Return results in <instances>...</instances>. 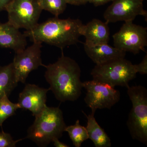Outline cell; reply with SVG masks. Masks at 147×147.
Instances as JSON below:
<instances>
[{
  "label": "cell",
  "mask_w": 147,
  "mask_h": 147,
  "mask_svg": "<svg viewBox=\"0 0 147 147\" xmlns=\"http://www.w3.org/2000/svg\"><path fill=\"white\" fill-rule=\"evenodd\" d=\"M45 77L57 100L61 102L77 100L83 86L81 70L76 61L62 54L54 63L44 65Z\"/></svg>",
  "instance_id": "obj_1"
},
{
  "label": "cell",
  "mask_w": 147,
  "mask_h": 147,
  "mask_svg": "<svg viewBox=\"0 0 147 147\" xmlns=\"http://www.w3.org/2000/svg\"><path fill=\"white\" fill-rule=\"evenodd\" d=\"M84 25L79 19H61L55 17L38 24L24 34L32 42H45L62 49L79 42Z\"/></svg>",
  "instance_id": "obj_2"
},
{
  "label": "cell",
  "mask_w": 147,
  "mask_h": 147,
  "mask_svg": "<svg viewBox=\"0 0 147 147\" xmlns=\"http://www.w3.org/2000/svg\"><path fill=\"white\" fill-rule=\"evenodd\" d=\"M35 117L33 123L28 129L26 138L39 146H47L55 138H60L65 131L67 126L59 107L46 106Z\"/></svg>",
  "instance_id": "obj_3"
},
{
  "label": "cell",
  "mask_w": 147,
  "mask_h": 147,
  "mask_svg": "<svg viewBox=\"0 0 147 147\" xmlns=\"http://www.w3.org/2000/svg\"><path fill=\"white\" fill-rule=\"evenodd\" d=\"M127 94L132 108L127 122L131 138L147 145V90L145 87L129 86Z\"/></svg>",
  "instance_id": "obj_4"
},
{
  "label": "cell",
  "mask_w": 147,
  "mask_h": 147,
  "mask_svg": "<svg viewBox=\"0 0 147 147\" xmlns=\"http://www.w3.org/2000/svg\"><path fill=\"white\" fill-rule=\"evenodd\" d=\"M137 74L134 65L124 58L96 65L91 72L93 80L114 88L120 86L127 88L129 82L136 77Z\"/></svg>",
  "instance_id": "obj_5"
},
{
  "label": "cell",
  "mask_w": 147,
  "mask_h": 147,
  "mask_svg": "<svg viewBox=\"0 0 147 147\" xmlns=\"http://www.w3.org/2000/svg\"><path fill=\"white\" fill-rule=\"evenodd\" d=\"M42 10L38 0H13L5 11L9 24L18 29L29 30L38 24Z\"/></svg>",
  "instance_id": "obj_6"
},
{
  "label": "cell",
  "mask_w": 147,
  "mask_h": 147,
  "mask_svg": "<svg viewBox=\"0 0 147 147\" xmlns=\"http://www.w3.org/2000/svg\"><path fill=\"white\" fill-rule=\"evenodd\" d=\"M86 93L84 100L94 114L98 109H110L120 99V92L114 87L92 80L83 82Z\"/></svg>",
  "instance_id": "obj_7"
},
{
  "label": "cell",
  "mask_w": 147,
  "mask_h": 147,
  "mask_svg": "<svg viewBox=\"0 0 147 147\" xmlns=\"http://www.w3.org/2000/svg\"><path fill=\"white\" fill-rule=\"evenodd\" d=\"M132 21H125L113 38L116 48L136 55L140 51H145L147 45V28L134 24Z\"/></svg>",
  "instance_id": "obj_8"
},
{
  "label": "cell",
  "mask_w": 147,
  "mask_h": 147,
  "mask_svg": "<svg viewBox=\"0 0 147 147\" xmlns=\"http://www.w3.org/2000/svg\"><path fill=\"white\" fill-rule=\"evenodd\" d=\"M42 43L33 42L31 46L15 53L12 63L18 83L25 84L29 74L43 65L41 59Z\"/></svg>",
  "instance_id": "obj_9"
},
{
  "label": "cell",
  "mask_w": 147,
  "mask_h": 147,
  "mask_svg": "<svg viewBox=\"0 0 147 147\" xmlns=\"http://www.w3.org/2000/svg\"><path fill=\"white\" fill-rule=\"evenodd\" d=\"M103 14L106 23L133 21L137 16L147 17L141 0H113Z\"/></svg>",
  "instance_id": "obj_10"
},
{
  "label": "cell",
  "mask_w": 147,
  "mask_h": 147,
  "mask_svg": "<svg viewBox=\"0 0 147 147\" xmlns=\"http://www.w3.org/2000/svg\"><path fill=\"white\" fill-rule=\"evenodd\" d=\"M49 89L40 88L34 84L26 85L19 94L18 103L20 108L28 110L36 117L46 107Z\"/></svg>",
  "instance_id": "obj_11"
},
{
  "label": "cell",
  "mask_w": 147,
  "mask_h": 147,
  "mask_svg": "<svg viewBox=\"0 0 147 147\" xmlns=\"http://www.w3.org/2000/svg\"><path fill=\"white\" fill-rule=\"evenodd\" d=\"M11 24L0 22V47L11 49L15 53L26 48V37Z\"/></svg>",
  "instance_id": "obj_12"
},
{
  "label": "cell",
  "mask_w": 147,
  "mask_h": 147,
  "mask_svg": "<svg viewBox=\"0 0 147 147\" xmlns=\"http://www.w3.org/2000/svg\"><path fill=\"white\" fill-rule=\"evenodd\" d=\"M86 54L96 65L107 63L117 59L125 58V52L107 44L88 45L84 43Z\"/></svg>",
  "instance_id": "obj_13"
},
{
  "label": "cell",
  "mask_w": 147,
  "mask_h": 147,
  "mask_svg": "<svg viewBox=\"0 0 147 147\" xmlns=\"http://www.w3.org/2000/svg\"><path fill=\"white\" fill-rule=\"evenodd\" d=\"M110 35L108 24L97 19H93L82 28V36L86 38L85 43L88 45L107 44Z\"/></svg>",
  "instance_id": "obj_14"
},
{
  "label": "cell",
  "mask_w": 147,
  "mask_h": 147,
  "mask_svg": "<svg viewBox=\"0 0 147 147\" xmlns=\"http://www.w3.org/2000/svg\"><path fill=\"white\" fill-rule=\"evenodd\" d=\"M83 113L87 118V124L86 127L89 139H91L96 147H110L111 140L104 129L98 123L94 118V114H91L87 115L84 112Z\"/></svg>",
  "instance_id": "obj_15"
},
{
  "label": "cell",
  "mask_w": 147,
  "mask_h": 147,
  "mask_svg": "<svg viewBox=\"0 0 147 147\" xmlns=\"http://www.w3.org/2000/svg\"><path fill=\"white\" fill-rule=\"evenodd\" d=\"M12 63L0 66V99L5 96L8 97L18 85Z\"/></svg>",
  "instance_id": "obj_16"
},
{
  "label": "cell",
  "mask_w": 147,
  "mask_h": 147,
  "mask_svg": "<svg viewBox=\"0 0 147 147\" xmlns=\"http://www.w3.org/2000/svg\"><path fill=\"white\" fill-rule=\"evenodd\" d=\"M65 131L68 133L74 146L76 147H81L83 142L89 139L86 128L80 124L79 120L74 125L66 126Z\"/></svg>",
  "instance_id": "obj_17"
},
{
  "label": "cell",
  "mask_w": 147,
  "mask_h": 147,
  "mask_svg": "<svg viewBox=\"0 0 147 147\" xmlns=\"http://www.w3.org/2000/svg\"><path fill=\"white\" fill-rule=\"evenodd\" d=\"M42 10L49 11L58 17L63 13L67 7V3L65 0H38Z\"/></svg>",
  "instance_id": "obj_18"
},
{
  "label": "cell",
  "mask_w": 147,
  "mask_h": 147,
  "mask_svg": "<svg viewBox=\"0 0 147 147\" xmlns=\"http://www.w3.org/2000/svg\"><path fill=\"white\" fill-rule=\"evenodd\" d=\"M20 108L18 103H13L5 96L0 99V126L9 117L14 115L16 110Z\"/></svg>",
  "instance_id": "obj_19"
},
{
  "label": "cell",
  "mask_w": 147,
  "mask_h": 147,
  "mask_svg": "<svg viewBox=\"0 0 147 147\" xmlns=\"http://www.w3.org/2000/svg\"><path fill=\"white\" fill-rule=\"evenodd\" d=\"M22 139L15 141L10 134L0 131V147H15L16 144Z\"/></svg>",
  "instance_id": "obj_20"
},
{
  "label": "cell",
  "mask_w": 147,
  "mask_h": 147,
  "mask_svg": "<svg viewBox=\"0 0 147 147\" xmlns=\"http://www.w3.org/2000/svg\"><path fill=\"white\" fill-rule=\"evenodd\" d=\"M137 73L140 74H147V54L145 55L142 61L139 64L134 65Z\"/></svg>",
  "instance_id": "obj_21"
},
{
  "label": "cell",
  "mask_w": 147,
  "mask_h": 147,
  "mask_svg": "<svg viewBox=\"0 0 147 147\" xmlns=\"http://www.w3.org/2000/svg\"><path fill=\"white\" fill-rule=\"evenodd\" d=\"M67 4L74 5H85L88 2V0H65Z\"/></svg>",
  "instance_id": "obj_22"
},
{
  "label": "cell",
  "mask_w": 147,
  "mask_h": 147,
  "mask_svg": "<svg viewBox=\"0 0 147 147\" xmlns=\"http://www.w3.org/2000/svg\"><path fill=\"white\" fill-rule=\"evenodd\" d=\"M113 0H88V2L93 4L95 6H98L107 3Z\"/></svg>",
  "instance_id": "obj_23"
},
{
  "label": "cell",
  "mask_w": 147,
  "mask_h": 147,
  "mask_svg": "<svg viewBox=\"0 0 147 147\" xmlns=\"http://www.w3.org/2000/svg\"><path fill=\"white\" fill-rule=\"evenodd\" d=\"M13 0H0V11L5 10L7 6Z\"/></svg>",
  "instance_id": "obj_24"
},
{
  "label": "cell",
  "mask_w": 147,
  "mask_h": 147,
  "mask_svg": "<svg viewBox=\"0 0 147 147\" xmlns=\"http://www.w3.org/2000/svg\"><path fill=\"white\" fill-rule=\"evenodd\" d=\"M54 144V146L56 147H69L68 145L64 143L60 142L59 140V139L55 138L53 140V142Z\"/></svg>",
  "instance_id": "obj_25"
},
{
  "label": "cell",
  "mask_w": 147,
  "mask_h": 147,
  "mask_svg": "<svg viewBox=\"0 0 147 147\" xmlns=\"http://www.w3.org/2000/svg\"><path fill=\"white\" fill-rule=\"evenodd\" d=\"M141 1L143 2V1H144V0H141Z\"/></svg>",
  "instance_id": "obj_26"
}]
</instances>
